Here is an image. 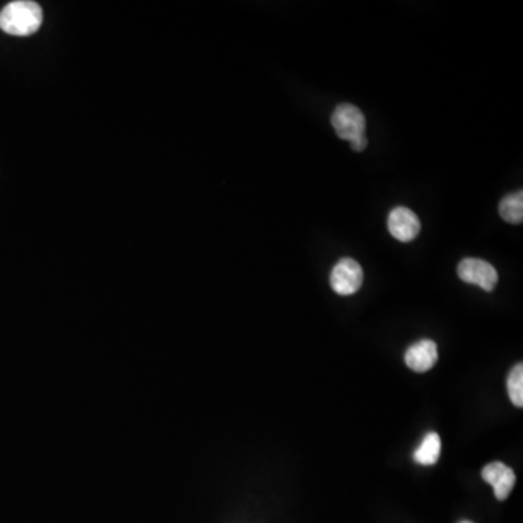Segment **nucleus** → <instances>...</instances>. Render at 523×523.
<instances>
[{
    "label": "nucleus",
    "mask_w": 523,
    "mask_h": 523,
    "mask_svg": "<svg viewBox=\"0 0 523 523\" xmlns=\"http://www.w3.org/2000/svg\"><path fill=\"white\" fill-rule=\"evenodd\" d=\"M43 23V9L31 0H16L0 12V30L15 37H27L38 31Z\"/></svg>",
    "instance_id": "1"
},
{
    "label": "nucleus",
    "mask_w": 523,
    "mask_h": 523,
    "mask_svg": "<svg viewBox=\"0 0 523 523\" xmlns=\"http://www.w3.org/2000/svg\"><path fill=\"white\" fill-rule=\"evenodd\" d=\"M332 125L339 139L353 141L365 137L367 120L362 111L355 105L342 104L334 109Z\"/></svg>",
    "instance_id": "2"
},
{
    "label": "nucleus",
    "mask_w": 523,
    "mask_h": 523,
    "mask_svg": "<svg viewBox=\"0 0 523 523\" xmlns=\"http://www.w3.org/2000/svg\"><path fill=\"white\" fill-rule=\"evenodd\" d=\"M364 283V271L357 260L345 257L334 265L330 274V285L334 292L343 297L355 294Z\"/></svg>",
    "instance_id": "3"
},
{
    "label": "nucleus",
    "mask_w": 523,
    "mask_h": 523,
    "mask_svg": "<svg viewBox=\"0 0 523 523\" xmlns=\"http://www.w3.org/2000/svg\"><path fill=\"white\" fill-rule=\"evenodd\" d=\"M458 276L464 283L478 285L481 290L492 292L496 288L499 275L496 267L488 264L487 260L467 257L458 265Z\"/></svg>",
    "instance_id": "4"
},
{
    "label": "nucleus",
    "mask_w": 523,
    "mask_h": 523,
    "mask_svg": "<svg viewBox=\"0 0 523 523\" xmlns=\"http://www.w3.org/2000/svg\"><path fill=\"white\" fill-rule=\"evenodd\" d=\"M387 225L390 234L403 243L415 240L420 232V220L407 207H395L392 213L388 214Z\"/></svg>",
    "instance_id": "5"
},
{
    "label": "nucleus",
    "mask_w": 523,
    "mask_h": 523,
    "mask_svg": "<svg viewBox=\"0 0 523 523\" xmlns=\"http://www.w3.org/2000/svg\"><path fill=\"white\" fill-rule=\"evenodd\" d=\"M481 477L485 483L492 485L494 496L500 502L508 499L511 490L515 487V471L503 462L494 461L485 465L481 471Z\"/></svg>",
    "instance_id": "6"
},
{
    "label": "nucleus",
    "mask_w": 523,
    "mask_h": 523,
    "mask_svg": "<svg viewBox=\"0 0 523 523\" xmlns=\"http://www.w3.org/2000/svg\"><path fill=\"white\" fill-rule=\"evenodd\" d=\"M406 365L411 371L426 372L438 362V346L434 341L423 339L407 349Z\"/></svg>",
    "instance_id": "7"
},
{
    "label": "nucleus",
    "mask_w": 523,
    "mask_h": 523,
    "mask_svg": "<svg viewBox=\"0 0 523 523\" xmlns=\"http://www.w3.org/2000/svg\"><path fill=\"white\" fill-rule=\"evenodd\" d=\"M441 438L436 432H430L425 438H423L422 443L418 446V450L415 451V461L420 465H434L438 462L439 455H441Z\"/></svg>",
    "instance_id": "8"
},
{
    "label": "nucleus",
    "mask_w": 523,
    "mask_h": 523,
    "mask_svg": "<svg viewBox=\"0 0 523 523\" xmlns=\"http://www.w3.org/2000/svg\"><path fill=\"white\" fill-rule=\"evenodd\" d=\"M500 217L509 224H520L523 221V194L522 190L506 195L500 201Z\"/></svg>",
    "instance_id": "9"
},
{
    "label": "nucleus",
    "mask_w": 523,
    "mask_h": 523,
    "mask_svg": "<svg viewBox=\"0 0 523 523\" xmlns=\"http://www.w3.org/2000/svg\"><path fill=\"white\" fill-rule=\"evenodd\" d=\"M508 392L511 403L523 407V365L518 364L508 376Z\"/></svg>",
    "instance_id": "10"
},
{
    "label": "nucleus",
    "mask_w": 523,
    "mask_h": 523,
    "mask_svg": "<svg viewBox=\"0 0 523 523\" xmlns=\"http://www.w3.org/2000/svg\"><path fill=\"white\" fill-rule=\"evenodd\" d=\"M367 146H368V139H367V137H360V139L350 141V148H352L353 151L365 150Z\"/></svg>",
    "instance_id": "11"
},
{
    "label": "nucleus",
    "mask_w": 523,
    "mask_h": 523,
    "mask_svg": "<svg viewBox=\"0 0 523 523\" xmlns=\"http://www.w3.org/2000/svg\"><path fill=\"white\" fill-rule=\"evenodd\" d=\"M461 523H473V522H467V520H465V522H461Z\"/></svg>",
    "instance_id": "12"
}]
</instances>
